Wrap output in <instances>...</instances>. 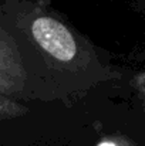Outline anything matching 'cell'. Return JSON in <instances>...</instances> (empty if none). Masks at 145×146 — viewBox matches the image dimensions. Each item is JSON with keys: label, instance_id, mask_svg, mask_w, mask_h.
<instances>
[{"label": "cell", "instance_id": "cell-5", "mask_svg": "<svg viewBox=\"0 0 145 146\" xmlns=\"http://www.w3.org/2000/svg\"><path fill=\"white\" fill-rule=\"evenodd\" d=\"M0 64L4 65L6 68H9L10 71H13L14 74H17L19 77L26 80L24 70L21 68V65L19 62H14V57L11 54V50L4 47L3 44H0Z\"/></svg>", "mask_w": 145, "mask_h": 146}, {"label": "cell", "instance_id": "cell-6", "mask_svg": "<svg viewBox=\"0 0 145 146\" xmlns=\"http://www.w3.org/2000/svg\"><path fill=\"white\" fill-rule=\"evenodd\" d=\"M135 3H137L138 10H140L141 13H144L145 14V0H135Z\"/></svg>", "mask_w": 145, "mask_h": 146}, {"label": "cell", "instance_id": "cell-2", "mask_svg": "<svg viewBox=\"0 0 145 146\" xmlns=\"http://www.w3.org/2000/svg\"><path fill=\"white\" fill-rule=\"evenodd\" d=\"M24 82H26L24 80H21L20 77L14 75L13 72H10L9 70L0 65V91L13 95L23 94L26 91Z\"/></svg>", "mask_w": 145, "mask_h": 146}, {"label": "cell", "instance_id": "cell-1", "mask_svg": "<svg viewBox=\"0 0 145 146\" xmlns=\"http://www.w3.org/2000/svg\"><path fill=\"white\" fill-rule=\"evenodd\" d=\"M4 9L19 23L40 52L51 82L68 102L101 98L102 88H117L122 74L78 31L29 0H6Z\"/></svg>", "mask_w": 145, "mask_h": 146}, {"label": "cell", "instance_id": "cell-4", "mask_svg": "<svg viewBox=\"0 0 145 146\" xmlns=\"http://www.w3.org/2000/svg\"><path fill=\"white\" fill-rule=\"evenodd\" d=\"M29 109L24 108L21 104L17 101H11L9 98L0 97V119L4 118H14V116H21L27 112Z\"/></svg>", "mask_w": 145, "mask_h": 146}, {"label": "cell", "instance_id": "cell-3", "mask_svg": "<svg viewBox=\"0 0 145 146\" xmlns=\"http://www.w3.org/2000/svg\"><path fill=\"white\" fill-rule=\"evenodd\" d=\"M94 146H140V145L128 133L107 132V133H102L101 139L97 141Z\"/></svg>", "mask_w": 145, "mask_h": 146}]
</instances>
